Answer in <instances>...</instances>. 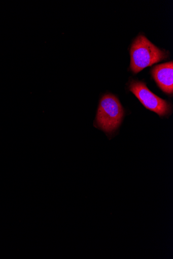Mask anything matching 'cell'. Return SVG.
Masks as SVG:
<instances>
[{
	"instance_id": "6da1fadb",
	"label": "cell",
	"mask_w": 173,
	"mask_h": 259,
	"mask_svg": "<svg viewBox=\"0 0 173 259\" xmlns=\"http://www.w3.org/2000/svg\"><path fill=\"white\" fill-rule=\"evenodd\" d=\"M169 55L162 51L143 35L138 36L133 41L131 49L130 68L137 74L148 66L166 59Z\"/></svg>"
},
{
	"instance_id": "7a4b0ae2",
	"label": "cell",
	"mask_w": 173,
	"mask_h": 259,
	"mask_svg": "<svg viewBox=\"0 0 173 259\" xmlns=\"http://www.w3.org/2000/svg\"><path fill=\"white\" fill-rule=\"evenodd\" d=\"M125 112L119 100L112 94H107L100 100L95 121V126L111 133L118 128Z\"/></svg>"
},
{
	"instance_id": "3957f363",
	"label": "cell",
	"mask_w": 173,
	"mask_h": 259,
	"mask_svg": "<svg viewBox=\"0 0 173 259\" xmlns=\"http://www.w3.org/2000/svg\"><path fill=\"white\" fill-rule=\"evenodd\" d=\"M129 90L147 109L155 112L160 116L170 114L171 105L166 101L156 96L142 81L133 80L131 81Z\"/></svg>"
},
{
	"instance_id": "277c9868",
	"label": "cell",
	"mask_w": 173,
	"mask_h": 259,
	"mask_svg": "<svg viewBox=\"0 0 173 259\" xmlns=\"http://www.w3.org/2000/svg\"><path fill=\"white\" fill-rule=\"evenodd\" d=\"M172 61L157 65L152 69V75L160 89L166 94L173 92Z\"/></svg>"
}]
</instances>
